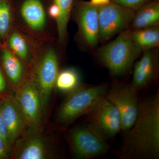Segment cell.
Wrapping results in <instances>:
<instances>
[{
	"mask_svg": "<svg viewBox=\"0 0 159 159\" xmlns=\"http://www.w3.org/2000/svg\"><path fill=\"white\" fill-rule=\"evenodd\" d=\"M120 156L125 159H157L159 155V95L139 104L134 124L127 131Z\"/></svg>",
	"mask_w": 159,
	"mask_h": 159,
	"instance_id": "6da1fadb",
	"label": "cell"
},
{
	"mask_svg": "<svg viewBox=\"0 0 159 159\" xmlns=\"http://www.w3.org/2000/svg\"><path fill=\"white\" fill-rule=\"evenodd\" d=\"M73 0H54V4L60 10L59 17L56 20L58 40L61 43L65 42L67 26L72 10Z\"/></svg>",
	"mask_w": 159,
	"mask_h": 159,
	"instance_id": "ac0fdd59",
	"label": "cell"
},
{
	"mask_svg": "<svg viewBox=\"0 0 159 159\" xmlns=\"http://www.w3.org/2000/svg\"><path fill=\"white\" fill-rule=\"evenodd\" d=\"M76 17L80 34L86 43L92 47L97 45L99 41L98 6L90 2L79 1Z\"/></svg>",
	"mask_w": 159,
	"mask_h": 159,
	"instance_id": "30bf717a",
	"label": "cell"
},
{
	"mask_svg": "<svg viewBox=\"0 0 159 159\" xmlns=\"http://www.w3.org/2000/svg\"><path fill=\"white\" fill-rule=\"evenodd\" d=\"M71 137L74 154L78 158L94 157L108 149L101 135L92 126L76 129Z\"/></svg>",
	"mask_w": 159,
	"mask_h": 159,
	"instance_id": "ba28073f",
	"label": "cell"
},
{
	"mask_svg": "<svg viewBox=\"0 0 159 159\" xmlns=\"http://www.w3.org/2000/svg\"><path fill=\"white\" fill-rule=\"evenodd\" d=\"M134 43L141 51H147L159 45V29L157 26L134 29L130 31Z\"/></svg>",
	"mask_w": 159,
	"mask_h": 159,
	"instance_id": "2e32d148",
	"label": "cell"
},
{
	"mask_svg": "<svg viewBox=\"0 0 159 159\" xmlns=\"http://www.w3.org/2000/svg\"><path fill=\"white\" fill-rule=\"evenodd\" d=\"M151 0H111V2L136 11Z\"/></svg>",
	"mask_w": 159,
	"mask_h": 159,
	"instance_id": "7402d4cb",
	"label": "cell"
},
{
	"mask_svg": "<svg viewBox=\"0 0 159 159\" xmlns=\"http://www.w3.org/2000/svg\"><path fill=\"white\" fill-rule=\"evenodd\" d=\"M90 2L97 6H100L107 5L111 2V0H91Z\"/></svg>",
	"mask_w": 159,
	"mask_h": 159,
	"instance_id": "4316f807",
	"label": "cell"
},
{
	"mask_svg": "<svg viewBox=\"0 0 159 159\" xmlns=\"http://www.w3.org/2000/svg\"><path fill=\"white\" fill-rule=\"evenodd\" d=\"M23 20L30 29L41 31L45 27L47 17L40 0H25L20 9Z\"/></svg>",
	"mask_w": 159,
	"mask_h": 159,
	"instance_id": "5bb4252c",
	"label": "cell"
},
{
	"mask_svg": "<svg viewBox=\"0 0 159 159\" xmlns=\"http://www.w3.org/2000/svg\"><path fill=\"white\" fill-rule=\"evenodd\" d=\"M10 150L6 145L3 138L0 135V159L8 158Z\"/></svg>",
	"mask_w": 159,
	"mask_h": 159,
	"instance_id": "cb8c5ba5",
	"label": "cell"
},
{
	"mask_svg": "<svg viewBox=\"0 0 159 159\" xmlns=\"http://www.w3.org/2000/svg\"><path fill=\"white\" fill-rule=\"evenodd\" d=\"M14 98L24 114L27 126L32 130L36 129L40 125L43 109L35 81L30 80L23 84Z\"/></svg>",
	"mask_w": 159,
	"mask_h": 159,
	"instance_id": "52a82bcc",
	"label": "cell"
},
{
	"mask_svg": "<svg viewBox=\"0 0 159 159\" xmlns=\"http://www.w3.org/2000/svg\"><path fill=\"white\" fill-rule=\"evenodd\" d=\"M18 145L15 158L44 159L49 157L48 149L45 141L40 136H29Z\"/></svg>",
	"mask_w": 159,
	"mask_h": 159,
	"instance_id": "4fadbf2b",
	"label": "cell"
},
{
	"mask_svg": "<svg viewBox=\"0 0 159 159\" xmlns=\"http://www.w3.org/2000/svg\"><path fill=\"white\" fill-rule=\"evenodd\" d=\"M107 87L104 85L80 88L71 92L57 115L61 122H67L76 119L90 111L99 100L105 97Z\"/></svg>",
	"mask_w": 159,
	"mask_h": 159,
	"instance_id": "3957f363",
	"label": "cell"
},
{
	"mask_svg": "<svg viewBox=\"0 0 159 159\" xmlns=\"http://www.w3.org/2000/svg\"><path fill=\"white\" fill-rule=\"evenodd\" d=\"M135 11L112 2L98 6L99 41H105L131 23Z\"/></svg>",
	"mask_w": 159,
	"mask_h": 159,
	"instance_id": "277c9868",
	"label": "cell"
},
{
	"mask_svg": "<svg viewBox=\"0 0 159 159\" xmlns=\"http://www.w3.org/2000/svg\"><path fill=\"white\" fill-rule=\"evenodd\" d=\"M135 11L131 25L134 29L157 25L159 22V3L153 1L146 3Z\"/></svg>",
	"mask_w": 159,
	"mask_h": 159,
	"instance_id": "9a60e30c",
	"label": "cell"
},
{
	"mask_svg": "<svg viewBox=\"0 0 159 159\" xmlns=\"http://www.w3.org/2000/svg\"><path fill=\"white\" fill-rule=\"evenodd\" d=\"M80 83V77L77 70L66 69L58 73L55 86L63 92H72L78 88Z\"/></svg>",
	"mask_w": 159,
	"mask_h": 159,
	"instance_id": "d6986e66",
	"label": "cell"
},
{
	"mask_svg": "<svg viewBox=\"0 0 159 159\" xmlns=\"http://www.w3.org/2000/svg\"><path fill=\"white\" fill-rule=\"evenodd\" d=\"M58 58L54 49H48L39 63L35 83L39 90L43 109L45 108L59 73Z\"/></svg>",
	"mask_w": 159,
	"mask_h": 159,
	"instance_id": "9c48e42d",
	"label": "cell"
},
{
	"mask_svg": "<svg viewBox=\"0 0 159 159\" xmlns=\"http://www.w3.org/2000/svg\"><path fill=\"white\" fill-rule=\"evenodd\" d=\"M130 31H123L99 50L101 61L114 75L119 76L126 73L142 51L134 43Z\"/></svg>",
	"mask_w": 159,
	"mask_h": 159,
	"instance_id": "7a4b0ae2",
	"label": "cell"
},
{
	"mask_svg": "<svg viewBox=\"0 0 159 159\" xmlns=\"http://www.w3.org/2000/svg\"><path fill=\"white\" fill-rule=\"evenodd\" d=\"M88 114L92 127L100 135L114 137L122 130L119 111L105 97L100 99Z\"/></svg>",
	"mask_w": 159,
	"mask_h": 159,
	"instance_id": "8992f818",
	"label": "cell"
},
{
	"mask_svg": "<svg viewBox=\"0 0 159 159\" xmlns=\"http://www.w3.org/2000/svg\"><path fill=\"white\" fill-rule=\"evenodd\" d=\"M49 13L51 17L55 20H57L60 15V10L58 7L53 3L50 7L49 10Z\"/></svg>",
	"mask_w": 159,
	"mask_h": 159,
	"instance_id": "d4e9b609",
	"label": "cell"
},
{
	"mask_svg": "<svg viewBox=\"0 0 159 159\" xmlns=\"http://www.w3.org/2000/svg\"><path fill=\"white\" fill-rule=\"evenodd\" d=\"M156 67L157 60L153 53L149 50L145 51L136 63L131 86L136 90L145 86L153 78Z\"/></svg>",
	"mask_w": 159,
	"mask_h": 159,
	"instance_id": "7c38bea8",
	"label": "cell"
},
{
	"mask_svg": "<svg viewBox=\"0 0 159 159\" xmlns=\"http://www.w3.org/2000/svg\"><path fill=\"white\" fill-rule=\"evenodd\" d=\"M8 45L11 52L21 60H28L30 55L29 43L25 36L18 31L12 32L8 39Z\"/></svg>",
	"mask_w": 159,
	"mask_h": 159,
	"instance_id": "ffe728a7",
	"label": "cell"
},
{
	"mask_svg": "<svg viewBox=\"0 0 159 159\" xmlns=\"http://www.w3.org/2000/svg\"><path fill=\"white\" fill-rule=\"evenodd\" d=\"M1 111L11 147L27 126L25 119L14 97H7L1 99Z\"/></svg>",
	"mask_w": 159,
	"mask_h": 159,
	"instance_id": "8fae6325",
	"label": "cell"
},
{
	"mask_svg": "<svg viewBox=\"0 0 159 159\" xmlns=\"http://www.w3.org/2000/svg\"><path fill=\"white\" fill-rule=\"evenodd\" d=\"M136 91L131 85H116L106 97L119 111L122 130L125 131L132 127L138 117L140 104L137 99Z\"/></svg>",
	"mask_w": 159,
	"mask_h": 159,
	"instance_id": "5b68a950",
	"label": "cell"
},
{
	"mask_svg": "<svg viewBox=\"0 0 159 159\" xmlns=\"http://www.w3.org/2000/svg\"><path fill=\"white\" fill-rule=\"evenodd\" d=\"M1 57L3 68L10 81L14 85L19 84L24 75V68L21 59L7 49L2 50Z\"/></svg>",
	"mask_w": 159,
	"mask_h": 159,
	"instance_id": "e0dca14e",
	"label": "cell"
},
{
	"mask_svg": "<svg viewBox=\"0 0 159 159\" xmlns=\"http://www.w3.org/2000/svg\"><path fill=\"white\" fill-rule=\"evenodd\" d=\"M11 22V12L9 0H0V36L8 34Z\"/></svg>",
	"mask_w": 159,
	"mask_h": 159,
	"instance_id": "44dd1931",
	"label": "cell"
},
{
	"mask_svg": "<svg viewBox=\"0 0 159 159\" xmlns=\"http://www.w3.org/2000/svg\"><path fill=\"white\" fill-rule=\"evenodd\" d=\"M0 135L3 138V140L5 141L8 148L11 150V146L9 144V140H8L6 126L4 124V120L2 116V111H1V99H0Z\"/></svg>",
	"mask_w": 159,
	"mask_h": 159,
	"instance_id": "603a6c76",
	"label": "cell"
},
{
	"mask_svg": "<svg viewBox=\"0 0 159 159\" xmlns=\"http://www.w3.org/2000/svg\"><path fill=\"white\" fill-rule=\"evenodd\" d=\"M6 80L2 71L0 70V93H2L6 90Z\"/></svg>",
	"mask_w": 159,
	"mask_h": 159,
	"instance_id": "484cf974",
	"label": "cell"
}]
</instances>
